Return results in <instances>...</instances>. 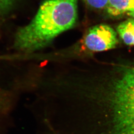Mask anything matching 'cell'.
Returning a JSON list of instances; mask_svg holds the SVG:
<instances>
[{"mask_svg": "<svg viewBox=\"0 0 134 134\" xmlns=\"http://www.w3.org/2000/svg\"><path fill=\"white\" fill-rule=\"evenodd\" d=\"M77 0L43 2L31 22L16 33L15 48L23 52L39 50L72 29L77 18Z\"/></svg>", "mask_w": 134, "mask_h": 134, "instance_id": "cell-1", "label": "cell"}, {"mask_svg": "<svg viewBox=\"0 0 134 134\" xmlns=\"http://www.w3.org/2000/svg\"><path fill=\"white\" fill-rule=\"evenodd\" d=\"M111 91L114 134H134V65L122 72Z\"/></svg>", "mask_w": 134, "mask_h": 134, "instance_id": "cell-2", "label": "cell"}, {"mask_svg": "<svg viewBox=\"0 0 134 134\" xmlns=\"http://www.w3.org/2000/svg\"><path fill=\"white\" fill-rule=\"evenodd\" d=\"M87 49L101 52L115 48L118 43L117 34L109 25L99 24L89 29L83 41Z\"/></svg>", "mask_w": 134, "mask_h": 134, "instance_id": "cell-3", "label": "cell"}, {"mask_svg": "<svg viewBox=\"0 0 134 134\" xmlns=\"http://www.w3.org/2000/svg\"><path fill=\"white\" fill-rule=\"evenodd\" d=\"M107 12L112 16H118L134 10V0H108Z\"/></svg>", "mask_w": 134, "mask_h": 134, "instance_id": "cell-4", "label": "cell"}, {"mask_svg": "<svg viewBox=\"0 0 134 134\" xmlns=\"http://www.w3.org/2000/svg\"><path fill=\"white\" fill-rule=\"evenodd\" d=\"M117 31L126 44L134 46V19H129L119 24Z\"/></svg>", "mask_w": 134, "mask_h": 134, "instance_id": "cell-5", "label": "cell"}, {"mask_svg": "<svg viewBox=\"0 0 134 134\" xmlns=\"http://www.w3.org/2000/svg\"><path fill=\"white\" fill-rule=\"evenodd\" d=\"M16 0H0V19L8 14L13 8Z\"/></svg>", "mask_w": 134, "mask_h": 134, "instance_id": "cell-6", "label": "cell"}, {"mask_svg": "<svg viewBox=\"0 0 134 134\" xmlns=\"http://www.w3.org/2000/svg\"><path fill=\"white\" fill-rule=\"evenodd\" d=\"M87 5L97 9L106 8L108 0H82Z\"/></svg>", "mask_w": 134, "mask_h": 134, "instance_id": "cell-7", "label": "cell"}, {"mask_svg": "<svg viewBox=\"0 0 134 134\" xmlns=\"http://www.w3.org/2000/svg\"><path fill=\"white\" fill-rule=\"evenodd\" d=\"M128 14L130 15L131 16H132V18L134 19V10L132 11V12H131L128 13Z\"/></svg>", "mask_w": 134, "mask_h": 134, "instance_id": "cell-8", "label": "cell"}]
</instances>
